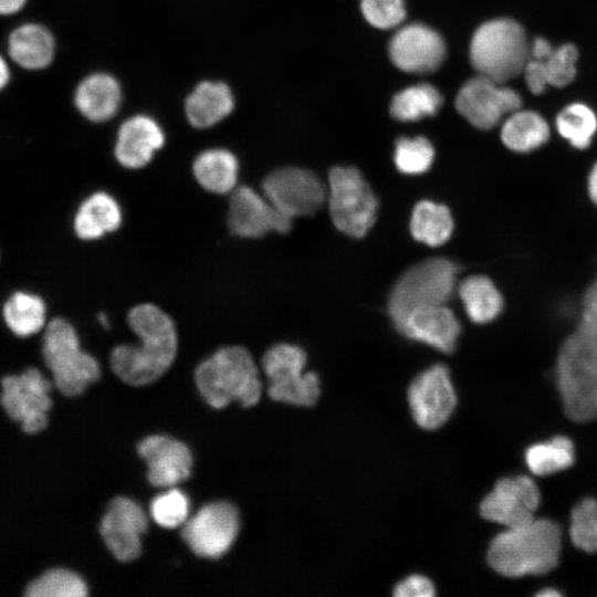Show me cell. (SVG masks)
Instances as JSON below:
<instances>
[{"label":"cell","mask_w":597,"mask_h":597,"mask_svg":"<svg viewBox=\"0 0 597 597\" xmlns=\"http://www.w3.org/2000/svg\"><path fill=\"white\" fill-rule=\"evenodd\" d=\"M190 504L187 495L170 489L157 495L150 504V515L161 527L175 528L181 526L189 519Z\"/></svg>","instance_id":"obj_37"},{"label":"cell","mask_w":597,"mask_h":597,"mask_svg":"<svg viewBox=\"0 0 597 597\" xmlns=\"http://www.w3.org/2000/svg\"><path fill=\"white\" fill-rule=\"evenodd\" d=\"M587 192L590 201L597 207V161L593 165L588 174Z\"/></svg>","instance_id":"obj_42"},{"label":"cell","mask_w":597,"mask_h":597,"mask_svg":"<svg viewBox=\"0 0 597 597\" xmlns=\"http://www.w3.org/2000/svg\"><path fill=\"white\" fill-rule=\"evenodd\" d=\"M561 547L559 525L535 517L498 534L490 543L488 563L505 577L544 575L557 566Z\"/></svg>","instance_id":"obj_3"},{"label":"cell","mask_w":597,"mask_h":597,"mask_svg":"<svg viewBox=\"0 0 597 597\" xmlns=\"http://www.w3.org/2000/svg\"><path fill=\"white\" fill-rule=\"evenodd\" d=\"M541 493L527 475L500 479L480 504L481 516L506 527L523 525L535 519Z\"/></svg>","instance_id":"obj_15"},{"label":"cell","mask_w":597,"mask_h":597,"mask_svg":"<svg viewBox=\"0 0 597 597\" xmlns=\"http://www.w3.org/2000/svg\"><path fill=\"white\" fill-rule=\"evenodd\" d=\"M148 465L147 478L158 488H170L190 475L192 457L188 447L174 438L155 434L143 439L137 447Z\"/></svg>","instance_id":"obj_20"},{"label":"cell","mask_w":597,"mask_h":597,"mask_svg":"<svg viewBox=\"0 0 597 597\" xmlns=\"http://www.w3.org/2000/svg\"><path fill=\"white\" fill-rule=\"evenodd\" d=\"M405 337L450 354L454 352L461 325L447 304L412 310L396 328Z\"/></svg>","instance_id":"obj_19"},{"label":"cell","mask_w":597,"mask_h":597,"mask_svg":"<svg viewBox=\"0 0 597 597\" xmlns=\"http://www.w3.org/2000/svg\"><path fill=\"white\" fill-rule=\"evenodd\" d=\"M555 375L566 416L576 422L597 418V276L583 295L576 328L561 346Z\"/></svg>","instance_id":"obj_1"},{"label":"cell","mask_w":597,"mask_h":597,"mask_svg":"<svg viewBox=\"0 0 597 597\" xmlns=\"http://www.w3.org/2000/svg\"><path fill=\"white\" fill-rule=\"evenodd\" d=\"M147 517L139 504L128 498L114 499L101 522L102 537L121 562H130L142 552V536Z\"/></svg>","instance_id":"obj_17"},{"label":"cell","mask_w":597,"mask_h":597,"mask_svg":"<svg viewBox=\"0 0 597 597\" xmlns=\"http://www.w3.org/2000/svg\"><path fill=\"white\" fill-rule=\"evenodd\" d=\"M521 106L522 98L515 90L479 74L467 81L455 97L458 112L483 130L494 128Z\"/></svg>","instance_id":"obj_13"},{"label":"cell","mask_w":597,"mask_h":597,"mask_svg":"<svg viewBox=\"0 0 597 597\" xmlns=\"http://www.w3.org/2000/svg\"><path fill=\"white\" fill-rule=\"evenodd\" d=\"M409 227L416 241L429 247H440L452 235L454 223L446 205L420 200L413 207Z\"/></svg>","instance_id":"obj_29"},{"label":"cell","mask_w":597,"mask_h":597,"mask_svg":"<svg viewBox=\"0 0 597 597\" xmlns=\"http://www.w3.org/2000/svg\"><path fill=\"white\" fill-rule=\"evenodd\" d=\"M9 69L6 61L0 56V90L6 86L9 81Z\"/></svg>","instance_id":"obj_44"},{"label":"cell","mask_w":597,"mask_h":597,"mask_svg":"<svg viewBox=\"0 0 597 597\" xmlns=\"http://www.w3.org/2000/svg\"><path fill=\"white\" fill-rule=\"evenodd\" d=\"M42 356L55 387L65 396H77L101 376L100 364L82 350L80 338L70 322L51 320L44 327Z\"/></svg>","instance_id":"obj_7"},{"label":"cell","mask_w":597,"mask_h":597,"mask_svg":"<svg viewBox=\"0 0 597 597\" xmlns=\"http://www.w3.org/2000/svg\"><path fill=\"white\" fill-rule=\"evenodd\" d=\"M556 129L570 146L586 149L597 132V116L583 103H573L564 107L556 116Z\"/></svg>","instance_id":"obj_32"},{"label":"cell","mask_w":597,"mask_h":597,"mask_svg":"<svg viewBox=\"0 0 597 597\" xmlns=\"http://www.w3.org/2000/svg\"><path fill=\"white\" fill-rule=\"evenodd\" d=\"M264 197L290 219L315 213L327 199V185L306 169L283 167L271 171L262 182Z\"/></svg>","instance_id":"obj_11"},{"label":"cell","mask_w":597,"mask_h":597,"mask_svg":"<svg viewBox=\"0 0 597 597\" xmlns=\"http://www.w3.org/2000/svg\"><path fill=\"white\" fill-rule=\"evenodd\" d=\"M164 143L165 135L157 122L146 115H136L122 124L115 157L122 166L137 169L146 166Z\"/></svg>","instance_id":"obj_21"},{"label":"cell","mask_w":597,"mask_h":597,"mask_svg":"<svg viewBox=\"0 0 597 597\" xmlns=\"http://www.w3.org/2000/svg\"><path fill=\"white\" fill-rule=\"evenodd\" d=\"M459 266L448 258L422 260L405 270L387 300V314L397 328L412 310L447 304L457 292Z\"/></svg>","instance_id":"obj_5"},{"label":"cell","mask_w":597,"mask_h":597,"mask_svg":"<svg viewBox=\"0 0 597 597\" xmlns=\"http://www.w3.org/2000/svg\"><path fill=\"white\" fill-rule=\"evenodd\" d=\"M411 415L426 430L443 426L457 406V395L447 366L432 365L417 375L407 391Z\"/></svg>","instance_id":"obj_14"},{"label":"cell","mask_w":597,"mask_h":597,"mask_svg":"<svg viewBox=\"0 0 597 597\" xmlns=\"http://www.w3.org/2000/svg\"><path fill=\"white\" fill-rule=\"evenodd\" d=\"M433 158V146L422 136L400 137L396 140L394 161L401 174H423L431 167Z\"/></svg>","instance_id":"obj_35"},{"label":"cell","mask_w":597,"mask_h":597,"mask_svg":"<svg viewBox=\"0 0 597 597\" xmlns=\"http://www.w3.org/2000/svg\"><path fill=\"white\" fill-rule=\"evenodd\" d=\"M442 104L439 91L428 83L407 87L396 94L390 105V114L401 122H415L434 115Z\"/></svg>","instance_id":"obj_31"},{"label":"cell","mask_w":597,"mask_h":597,"mask_svg":"<svg viewBox=\"0 0 597 597\" xmlns=\"http://www.w3.org/2000/svg\"><path fill=\"white\" fill-rule=\"evenodd\" d=\"M366 20L378 29L397 27L405 19L404 0H362Z\"/></svg>","instance_id":"obj_39"},{"label":"cell","mask_w":597,"mask_h":597,"mask_svg":"<svg viewBox=\"0 0 597 597\" xmlns=\"http://www.w3.org/2000/svg\"><path fill=\"white\" fill-rule=\"evenodd\" d=\"M577 57V48L566 43L554 49L548 57L540 60L547 84L555 87L570 84L576 76Z\"/></svg>","instance_id":"obj_38"},{"label":"cell","mask_w":597,"mask_h":597,"mask_svg":"<svg viewBox=\"0 0 597 597\" xmlns=\"http://www.w3.org/2000/svg\"><path fill=\"white\" fill-rule=\"evenodd\" d=\"M569 534L577 548L587 553H597L596 499H584L573 509Z\"/></svg>","instance_id":"obj_36"},{"label":"cell","mask_w":597,"mask_h":597,"mask_svg":"<svg viewBox=\"0 0 597 597\" xmlns=\"http://www.w3.org/2000/svg\"><path fill=\"white\" fill-rule=\"evenodd\" d=\"M7 327L19 337L36 334L46 324V305L36 294L18 291L2 306Z\"/></svg>","instance_id":"obj_30"},{"label":"cell","mask_w":597,"mask_h":597,"mask_svg":"<svg viewBox=\"0 0 597 597\" xmlns=\"http://www.w3.org/2000/svg\"><path fill=\"white\" fill-rule=\"evenodd\" d=\"M306 354L297 345L279 343L270 347L262 358V368L269 378L271 399L298 407L314 406L321 395L316 373L305 371Z\"/></svg>","instance_id":"obj_9"},{"label":"cell","mask_w":597,"mask_h":597,"mask_svg":"<svg viewBox=\"0 0 597 597\" xmlns=\"http://www.w3.org/2000/svg\"><path fill=\"white\" fill-rule=\"evenodd\" d=\"M231 192L228 226L234 235L254 239L272 231L285 233L292 228V219L279 212L264 195L248 186Z\"/></svg>","instance_id":"obj_16"},{"label":"cell","mask_w":597,"mask_h":597,"mask_svg":"<svg viewBox=\"0 0 597 597\" xmlns=\"http://www.w3.org/2000/svg\"><path fill=\"white\" fill-rule=\"evenodd\" d=\"M457 293L469 320L475 324L491 323L502 313L504 306L502 294L485 275L467 276L458 283Z\"/></svg>","instance_id":"obj_26"},{"label":"cell","mask_w":597,"mask_h":597,"mask_svg":"<svg viewBox=\"0 0 597 597\" xmlns=\"http://www.w3.org/2000/svg\"><path fill=\"white\" fill-rule=\"evenodd\" d=\"M392 595L396 597H432L436 595V587L427 576L412 574L396 584Z\"/></svg>","instance_id":"obj_40"},{"label":"cell","mask_w":597,"mask_h":597,"mask_svg":"<svg viewBox=\"0 0 597 597\" xmlns=\"http://www.w3.org/2000/svg\"><path fill=\"white\" fill-rule=\"evenodd\" d=\"M182 538L198 556L218 558L229 551L240 527L239 513L228 502L202 506L182 525Z\"/></svg>","instance_id":"obj_12"},{"label":"cell","mask_w":597,"mask_h":597,"mask_svg":"<svg viewBox=\"0 0 597 597\" xmlns=\"http://www.w3.org/2000/svg\"><path fill=\"white\" fill-rule=\"evenodd\" d=\"M29 597H84L87 595L85 582L74 572L54 568L45 572L25 588Z\"/></svg>","instance_id":"obj_34"},{"label":"cell","mask_w":597,"mask_h":597,"mask_svg":"<svg viewBox=\"0 0 597 597\" xmlns=\"http://www.w3.org/2000/svg\"><path fill=\"white\" fill-rule=\"evenodd\" d=\"M326 201L335 228L348 237H365L376 221L377 197L355 167L335 166L329 170Z\"/></svg>","instance_id":"obj_8"},{"label":"cell","mask_w":597,"mask_h":597,"mask_svg":"<svg viewBox=\"0 0 597 597\" xmlns=\"http://www.w3.org/2000/svg\"><path fill=\"white\" fill-rule=\"evenodd\" d=\"M195 380L201 396L213 408H224L234 400L252 407L261 397L258 366L251 354L240 346L220 348L201 362Z\"/></svg>","instance_id":"obj_4"},{"label":"cell","mask_w":597,"mask_h":597,"mask_svg":"<svg viewBox=\"0 0 597 597\" xmlns=\"http://www.w3.org/2000/svg\"><path fill=\"white\" fill-rule=\"evenodd\" d=\"M554 48L552 44L544 38H536L530 44V57L535 60H544L548 57Z\"/></svg>","instance_id":"obj_41"},{"label":"cell","mask_w":597,"mask_h":597,"mask_svg":"<svg viewBox=\"0 0 597 597\" xmlns=\"http://www.w3.org/2000/svg\"><path fill=\"white\" fill-rule=\"evenodd\" d=\"M388 49L392 63L408 73L432 72L440 66L446 55V45L439 33L421 23L398 30Z\"/></svg>","instance_id":"obj_18"},{"label":"cell","mask_w":597,"mask_h":597,"mask_svg":"<svg viewBox=\"0 0 597 597\" xmlns=\"http://www.w3.org/2000/svg\"><path fill=\"white\" fill-rule=\"evenodd\" d=\"M51 381L34 367L1 380L0 404L8 416L29 434L42 431L48 425L52 399Z\"/></svg>","instance_id":"obj_10"},{"label":"cell","mask_w":597,"mask_h":597,"mask_svg":"<svg viewBox=\"0 0 597 597\" xmlns=\"http://www.w3.org/2000/svg\"><path fill=\"white\" fill-rule=\"evenodd\" d=\"M122 223L117 201L108 193L97 191L83 200L74 216V231L82 240H96L113 232Z\"/></svg>","instance_id":"obj_23"},{"label":"cell","mask_w":597,"mask_h":597,"mask_svg":"<svg viewBox=\"0 0 597 597\" xmlns=\"http://www.w3.org/2000/svg\"><path fill=\"white\" fill-rule=\"evenodd\" d=\"M530 44L522 25L509 18L481 24L470 43V61L479 75L500 84L522 74Z\"/></svg>","instance_id":"obj_6"},{"label":"cell","mask_w":597,"mask_h":597,"mask_svg":"<svg viewBox=\"0 0 597 597\" xmlns=\"http://www.w3.org/2000/svg\"><path fill=\"white\" fill-rule=\"evenodd\" d=\"M526 463L532 473L548 475L565 470L574 462V446L566 437L532 446L526 451Z\"/></svg>","instance_id":"obj_33"},{"label":"cell","mask_w":597,"mask_h":597,"mask_svg":"<svg viewBox=\"0 0 597 597\" xmlns=\"http://www.w3.org/2000/svg\"><path fill=\"white\" fill-rule=\"evenodd\" d=\"M549 125L534 111L517 109L505 118L501 127L504 146L520 154L531 153L547 143Z\"/></svg>","instance_id":"obj_27"},{"label":"cell","mask_w":597,"mask_h":597,"mask_svg":"<svg viewBox=\"0 0 597 597\" xmlns=\"http://www.w3.org/2000/svg\"><path fill=\"white\" fill-rule=\"evenodd\" d=\"M121 102L118 82L109 74L96 73L84 78L75 92V105L87 119L104 122L114 116Z\"/></svg>","instance_id":"obj_24"},{"label":"cell","mask_w":597,"mask_h":597,"mask_svg":"<svg viewBox=\"0 0 597 597\" xmlns=\"http://www.w3.org/2000/svg\"><path fill=\"white\" fill-rule=\"evenodd\" d=\"M8 51L20 66L40 70L48 66L54 56V40L44 27L27 23L11 32Z\"/></svg>","instance_id":"obj_25"},{"label":"cell","mask_w":597,"mask_h":597,"mask_svg":"<svg viewBox=\"0 0 597 597\" xmlns=\"http://www.w3.org/2000/svg\"><path fill=\"white\" fill-rule=\"evenodd\" d=\"M100 322H101V324H103V325H106V324H107V320H106V317H105L104 314H101V315H100Z\"/></svg>","instance_id":"obj_46"},{"label":"cell","mask_w":597,"mask_h":597,"mask_svg":"<svg viewBox=\"0 0 597 597\" xmlns=\"http://www.w3.org/2000/svg\"><path fill=\"white\" fill-rule=\"evenodd\" d=\"M538 596H542V597H546V596H559L561 594L556 590H552V589H547V590H542L541 593L537 594Z\"/></svg>","instance_id":"obj_45"},{"label":"cell","mask_w":597,"mask_h":597,"mask_svg":"<svg viewBox=\"0 0 597 597\" xmlns=\"http://www.w3.org/2000/svg\"><path fill=\"white\" fill-rule=\"evenodd\" d=\"M192 171L197 181L206 190L214 193H228L237 185L238 160L227 149H207L195 159Z\"/></svg>","instance_id":"obj_28"},{"label":"cell","mask_w":597,"mask_h":597,"mask_svg":"<svg viewBox=\"0 0 597 597\" xmlns=\"http://www.w3.org/2000/svg\"><path fill=\"white\" fill-rule=\"evenodd\" d=\"M138 344H121L111 353L115 375L130 386L148 385L171 366L178 347L175 324L170 316L154 304L134 306L127 315Z\"/></svg>","instance_id":"obj_2"},{"label":"cell","mask_w":597,"mask_h":597,"mask_svg":"<svg viewBox=\"0 0 597 597\" xmlns=\"http://www.w3.org/2000/svg\"><path fill=\"white\" fill-rule=\"evenodd\" d=\"M234 100L229 86L221 82H201L186 100V115L197 128H208L227 117Z\"/></svg>","instance_id":"obj_22"},{"label":"cell","mask_w":597,"mask_h":597,"mask_svg":"<svg viewBox=\"0 0 597 597\" xmlns=\"http://www.w3.org/2000/svg\"><path fill=\"white\" fill-rule=\"evenodd\" d=\"M25 0H0V14H12L21 10Z\"/></svg>","instance_id":"obj_43"}]
</instances>
